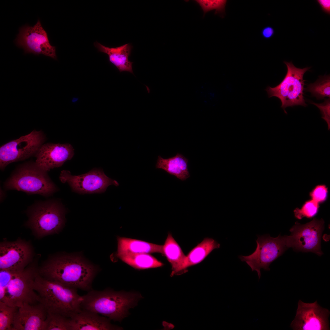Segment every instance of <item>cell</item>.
Returning a JSON list of instances; mask_svg holds the SVG:
<instances>
[{"label": "cell", "mask_w": 330, "mask_h": 330, "mask_svg": "<svg viewBox=\"0 0 330 330\" xmlns=\"http://www.w3.org/2000/svg\"><path fill=\"white\" fill-rule=\"evenodd\" d=\"M46 139L43 133L34 130L29 134L12 140L0 148V168L4 170L13 162L35 156Z\"/></svg>", "instance_id": "obj_10"}, {"label": "cell", "mask_w": 330, "mask_h": 330, "mask_svg": "<svg viewBox=\"0 0 330 330\" xmlns=\"http://www.w3.org/2000/svg\"><path fill=\"white\" fill-rule=\"evenodd\" d=\"M319 207L318 203L311 200L306 202L299 209L296 208L294 211L295 217L299 219L304 217L311 218L317 213Z\"/></svg>", "instance_id": "obj_28"}, {"label": "cell", "mask_w": 330, "mask_h": 330, "mask_svg": "<svg viewBox=\"0 0 330 330\" xmlns=\"http://www.w3.org/2000/svg\"><path fill=\"white\" fill-rule=\"evenodd\" d=\"M329 311L321 306L317 301L306 303L299 300L296 314L290 326L295 330H329Z\"/></svg>", "instance_id": "obj_14"}, {"label": "cell", "mask_w": 330, "mask_h": 330, "mask_svg": "<svg viewBox=\"0 0 330 330\" xmlns=\"http://www.w3.org/2000/svg\"><path fill=\"white\" fill-rule=\"evenodd\" d=\"M134 269L144 270L162 266L164 264L150 254H125L117 257Z\"/></svg>", "instance_id": "obj_23"}, {"label": "cell", "mask_w": 330, "mask_h": 330, "mask_svg": "<svg viewBox=\"0 0 330 330\" xmlns=\"http://www.w3.org/2000/svg\"><path fill=\"white\" fill-rule=\"evenodd\" d=\"M116 257L125 254L160 253L163 255V245L130 238L118 237Z\"/></svg>", "instance_id": "obj_19"}, {"label": "cell", "mask_w": 330, "mask_h": 330, "mask_svg": "<svg viewBox=\"0 0 330 330\" xmlns=\"http://www.w3.org/2000/svg\"><path fill=\"white\" fill-rule=\"evenodd\" d=\"M284 63L287 69L284 79L278 85L273 87L268 86L265 90L269 97H275L280 99L281 102V107L287 114L285 109L287 107L307 106L303 96L305 80L303 76L311 67L298 68L294 65L292 61H284Z\"/></svg>", "instance_id": "obj_7"}, {"label": "cell", "mask_w": 330, "mask_h": 330, "mask_svg": "<svg viewBox=\"0 0 330 330\" xmlns=\"http://www.w3.org/2000/svg\"><path fill=\"white\" fill-rule=\"evenodd\" d=\"M163 253L171 265V276L183 270L186 256L170 233L163 245Z\"/></svg>", "instance_id": "obj_21"}, {"label": "cell", "mask_w": 330, "mask_h": 330, "mask_svg": "<svg viewBox=\"0 0 330 330\" xmlns=\"http://www.w3.org/2000/svg\"><path fill=\"white\" fill-rule=\"evenodd\" d=\"M304 90L309 92L317 100L325 97L330 98V77L329 75L320 76L314 83L307 85Z\"/></svg>", "instance_id": "obj_24"}, {"label": "cell", "mask_w": 330, "mask_h": 330, "mask_svg": "<svg viewBox=\"0 0 330 330\" xmlns=\"http://www.w3.org/2000/svg\"><path fill=\"white\" fill-rule=\"evenodd\" d=\"M203 10L204 15L212 10H215V13L223 18L225 14L226 0H196Z\"/></svg>", "instance_id": "obj_27"}, {"label": "cell", "mask_w": 330, "mask_h": 330, "mask_svg": "<svg viewBox=\"0 0 330 330\" xmlns=\"http://www.w3.org/2000/svg\"><path fill=\"white\" fill-rule=\"evenodd\" d=\"M310 103L316 106L320 110L322 118L327 123L328 130L330 129V98H325L324 101L321 103H316L311 101Z\"/></svg>", "instance_id": "obj_29"}, {"label": "cell", "mask_w": 330, "mask_h": 330, "mask_svg": "<svg viewBox=\"0 0 330 330\" xmlns=\"http://www.w3.org/2000/svg\"><path fill=\"white\" fill-rule=\"evenodd\" d=\"M70 318V330L122 329V327L112 324L109 318L85 310L81 309Z\"/></svg>", "instance_id": "obj_17"}, {"label": "cell", "mask_w": 330, "mask_h": 330, "mask_svg": "<svg viewBox=\"0 0 330 330\" xmlns=\"http://www.w3.org/2000/svg\"><path fill=\"white\" fill-rule=\"evenodd\" d=\"M59 178L62 183H68L73 191L82 194L102 193L110 185H119L117 181L108 177L99 168H94L79 175H72L69 171L63 170Z\"/></svg>", "instance_id": "obj_12"}, {"label": "cell", "mask_w": 330, "mask_h": 330, "mask_svg": "<svg viewBox=\"0 0 330 330\" xmlns=\"http://www.w3.org/2000/svg\"><path fill=\"white\" fill-rule=\"evenodd\" d=\"M188 161L187 158L178 153L175 156L167 159L163 158L159 156L156 167L162 169L183 181L190 176L188 168Z\"/></svg>", "instance_id": "obj_20"}, {"label": "cell", "mask_w": 330, "mask_h": 330, "mask_svg": "<svg viewBox=\"0 0 330 330\" xmlns=\"http://www.w3.org/2000/svg\"><path fill=\"white\" fill-rule=\"evenodd\" d=\"M256 240L257 247L251 254L248 256L240 255L242 262H245L251 267L252 271H256L258 279L261 277L260 270L269 271L270 264L289 248L286 235H279L276 237L266 234L258 236Z\"/></svg>", "instance_id": "obj_8"}, {"label": "cell", "mask_w": 330, "mask_h": 330, "mask_svg": "<svg viewBox=\"0 0 330 330\" xmlns=\"http://www.w3.org/2000/svg\"><path fill=\"white\" fill-rule=\"evenodd\" d=\"M220 246L212 238H205L186 256L183 270L201 262L214 249L219 248Z\"/></svg>", "instance_id": "obj_22"}, {"label": "cell", "mask_w": 330, "mask_h": 330, "mask_svg": "<svg viewBox=\"0 0 330 330\" xmlns=\"http://www.w3.org/2000/svg\"><path fill=\"white\" fill-rule=\"evenodd\" d=\"M32 286L47 313L70 318L81 309L82 296L77 289L46 279L36 273Z\"/></svg>", "instance_id": "obj_3"}, {"label": "cell", "mask_w": 330, "mask_h": 330, "mask_svg": "<svg viewBox=\"0 0 330 330\" xmlns=\"http://www.w3.org/2000/svg\"><path fill=\"white\" fill-rule=\"evenodd\" d=\"M33 248L29 242L18 238L0 244V270L20 272L34 261Z\"/></svg>", "instance_id": "obj_13"}, {"label": "cell", "mask_w": 330, "mask_h": 330, "mask_svg": "<svg viewBox=\"0 0 330 330\" xmlns=\"http://www.w3.org/2000/svg\"><path fill=\"white\" fill-rule=\"evenodd\" d=\"M81 309L100 314L115 321L121 322L142 296L139 293L116 291L110 289L91 290L82 296Z\"/></svg>", "instance_id": "obj_2"}, {"label": "cell", "mask_w": 330, "mask_h": 330, "mask_svg": "<svg viewBox=\"0 0 330 330\" xmlns=\"http://www.w3.org/2000/svg\"><path fill=\"white\" fill-rule=\"evenodd\" d=\"M6 190H16L28 194H37L48 197L59 190L48 172L35 162H29L16 167L4 183Z\"/></svg>", "instance_id": "obj_5"}, {"label": "cell", "mask_w": 330, "mask_h": 330, "mask_svg": "<svg viewBox=\"0 0 330 330\" xmlns=\"http://www.w3.org/2000/svg\"><path fill=\"white\" fill-rule=\"evenodd\" d=\"M14 42L17 46L23 50L25 54H42L57 60L56 47L50 44L47 33L39 19L33 26L26 24L20 28Z\"/></svg>", "instance_id": "obj_11"}, {"label": "cell", "mask_w": 330, "mask_h": 330, "mask_svg": "<svg viewBox=\"0 0 330 330\" xmlns=\"http://www.w3.org/2000/svg\"><path fill=\"white\" fill-rule=\"evenodd\" d=\"M18 308L0 301V330H12L13 319Z\"/></svg>", "instance_id": "obj_26"}, {"label": "cell", "mask_w": 330, "mask_h": 330, "mask_svg": "<svg viewBox=\"0 0 330 330\" xmlns=\"http://www.w3.org/2000/svg\"><path fill=\"white\" fill-rule=\"evenodd\" d=\"M26 212L28 219L25 225L38 238L58 233L65 224V208L57 200L36 201Z\"/></svg>", "instance_id": "obj_4"}, {"label": "cell", "mask_w": 330, "mask_h": 330, "mask_svg": "<svg viewBox=\"0 0 330 330\" xmlns=\"http://www.w3.org/2000/svg\"><path fill=\"white\" fill-rule=\"evenodd\" d=\"M327 193V189L325 186L319 185L312 191L310 196L313 200L318 203L325 200Z\"/></svg>", "instance_id": "obj_30"}, {"label": "cell", "mask_w": 330, "mask_h": 330, "mask_svg": "<svg viewBox=\"0 0 330 330\" xmlns=\"http://www.w3.org/2000/svg\"><path fill=\"white\" fill-rule=\"evenodd\" d=\"M38 257L23 270L14 272L4 292L0 294V301L18 307L24 303L35 304L39 302V296L32 286L38 272Z\"/></svg>", "instance_id": "obj_6"}, {"label": "cell", "mask_w": 330, "mask_h": 330, "mask_svg": "<svg viewBox=\"0 0 330 330\" xmlns=\"http://www.w3.org/2000/svg\"><path fill=\"white\" fill-rule=\"evenodd\" d=\"M94 45L99 52L107 54L109 62L116 67L120 72L126 71L133 74V62L129 61L128 59L133 48L130 43L116 47H109L96 42Z\"/></svg>", "instance_id": "obj_18"}, {"label": "cell", "mask_w": 330, "mask_h": 330, "mask_svg": "<svg viewBox=\"0 0 330 330\" xmlns=\"http://www.w3.org/2000/svg\"><path fill=\"white\" fill-rule=\"evenodd\" d=\"M316 1L320 6L322 11L325 13L330 15V0H317Z\"/></svg>", "instance_id": "obj_32"}, {"label": "cell", "mask_w": 330, "mask_h": 330, "mask_svg": "<svg viewBox=\"0 0 330 330\" xmlns=\"http://www.w3.org/2000/svg\"><path fill=\"white\" fill-rule=\"evenodd\" d=\"M47 315V312L41 303H24L18 308L12 330H46Z\"/></svg>", "instance_id": "obj_16"}, {"label": "cell", "mask_w": 330, "mask_h": 330, "mask_svg": "<svg viewBox=\"0 0 330 330\" xmlns=\"http://www.w3.org/2000/svg\"><path fill=\"white\" fill-rule=\"evenodd\" d=\"M99 270L97 266L81 256L62 254L49 257L38 267V272L47 280L89 291Z\"/></svg>", "instance_id": "obj_1"}, {"label": "cell", "mask_w": 330, "mask_h": 330, "mask_svg": "<svg viewBox=\"0 0 330 330\" xmlns=\"http://www.w3.org/2000/svg\"><path fill=\"white\" fill-rule=\"evenodd\" d=\"M74 155V149L70 144L46 143L41 146L35 156V162L40 168L48 172L61 167Z\"/></svg>", "instance_id": "obj_15"}, {"label": "cell", "mask_w": 330, "mask_h": 330, "mask_svg": "<svg viewBox=\"0 0 330 330\" xmlns=\"http://www.w3.org/2000/svg\"><path fill=\"white\" fill-rule=\"evenodd\" d=\"M70 318L61 314L47 313L46 330H70Z\"/></svg>", "instance_id": "obj_25"}, {"label": "cell", "mask_w": 330, "mask_h": 330, "mask_svg": "<svg viewBox=\"0 0 330 330\" xmlns=\"http://www.w3.org/2000/svg\"><path fill=\"white\" fill-rule=\"evenodd\" d=\"M275 31L271 26H268L263 28L261 31V35L263 38L268 39L274 35Z\"/></svg>", "instance_id": "obj_31"}, {"label": "cell", "mask_w": 330, "mask_h": 330, "mask_svg": "<svg viewBox=\"0 0 330 330\" xmlns=\"http://www.w3.org/2000/svg\"><path fill=\"white\" fill-rule=\"evenodd\" d=\"M324 229V221L322 218H314L302 225L296 222L290 229L291 235H286L288 246L295 251L313 252L320 256L323 254L321 241Z\"/></svg>", "instance_id": "obj_9"}]
</instances>
